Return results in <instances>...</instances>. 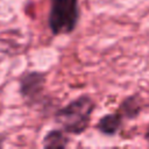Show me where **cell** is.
I'll return each mask as SVG.
<instances>
[{"label": "cell", "mask_w": 149, "mask_h": 149, "mask_svg": "<svg viewBox=\"0 0 149 149\" xmlns=\"http://www.w3.org/2000/svg\"><path fill=\"white\" fill-rule=\"evenodd\" d=\"M122 119L123 118L121 116V114L119 112L106 114L102 118H100L95 128L104 135L113 136L120 130V128L122 126Z\"/></svg>", "instance_id": "obj_4"}, {"label": "cell", "mask_w": 149, "mask_h": 149, "mask_svg": "<svg viewBox=\"0 0 149 149\" xmlns=\"http://www.w3.org/2000/svg\"><path fill=\"white\" fill-rule=\"evenodd\" d=\"M79 19V0H50L48 26L54 35L71 34Z\"/></svg>", "instance_id": "obj_2"}, {"label": "cell", "mask_w": 149, "mask_h": 149, "mask_svg": "<svg viewBox=\"0 0 149 149\" xmlns=\"http://www.w3.org/2000/svg\"><path fill=\"white\" fill-rule=\"evenodd\" d=\"M142 111V100L137 94H132L123 99L119 107V113L122 118L127 120H132L139 116V114Z\"/></svg>", "instance_id": "obj_5"}, {"label": "cell", "mask_w": 149, "mask_h": 149, "mask_svg": "<svg viewBox=\"0 0 149 149\" xmlns=\"http://www.w3.org/2000/svg\"><path fill=\"white\" fill-rule=\"evenodd\" d=\"M69 144V139L63 129H52L43 139V148H66Z\"/></svg>", "instance_id": "obj_6"}, {"label": "cell", "mask_w": 149, "mask_h": 149, "mask_svg": "<svg viewBox=\"0 0 149 149\" xmlns=\"http://www.w3.org/2000/svg\"><path fill=\"white\" fill-rule=\"evenodd\" d=\"M94 108L95 102L93 99L83 94L58 109L55 114V120L65 133L79 135L87 129Z\"/></svg>", "instance_id": "obj_1"}, {"label": "cell", "mask_w": 149, "mask_h": 149, "mask_svg": "<svg viewBox=\"0 0 149 149\" xmlns=\"http://www.w3.org/2000/svg\"><path fill=\"white\" fill-rule=\"evenodd\" d=\"M47 74L38 71L26 72L20 77L19 91L27 102L35 101L43 92Z\"/></svg>", "instance_id": "obj_3"}, {"label": "cell", "mask_w": 149, "mask_h": 149, "mask_svg": "<svg viewBox=\"0 0 149 149\" xmlns=\"http://www.w3.org/2000/svg\"><path fill=\"white\" fill-rule=\"evenodd\" d=\"M2 142H3V136L0 135V147H2Z\"/></svg>", "instance_id": "obj_8"}, {"label": "cell", "mask_w": 149, "mask_h": 149, "mask_svg": "<svg viewBox=\"0 0 149 149\" xmlns=\"http://www.w3.org/2000/svg\"><path fill=\"white\" fill-rule=\"evenodd\" d=\"M144 139L149 144V125L147 126V129H146V133H144Z\"/></svg>", "instance_id": "obj_7"}]
</instances>
